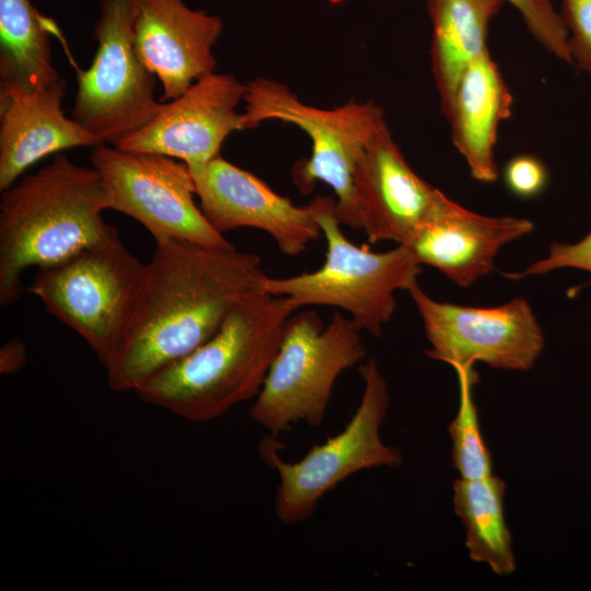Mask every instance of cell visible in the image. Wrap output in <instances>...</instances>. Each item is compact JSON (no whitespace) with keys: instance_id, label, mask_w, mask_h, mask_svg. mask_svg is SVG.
<instances>
[{"instance_id":"obj_1","label":"cell","mask_w":591,"mask_h":591,"mask_svg":"<svg viewBox=\"0 0 591 591\" xmlns=\"http://www.w3.org/2000/svg\"><path fill=\"white\" fill-rule=\"evenodd\" d=\"M259 256L184 241L155 242L137 299L104 366L108 386L134 391L206 343L239 304L266 292Z\"/></svg>"},{"instance_id":"obj_2","label":"cell","mask_w":591,"mask_h":591,"mask_svg":"<svg viewBox=\"0 0 591 591\" xmlns=\"http://www.w3.org/2000/svg\"><path fill=\"white\" fill-rule=\"evenodd\" d=\"M100 173L58 153L50 163L2 190L0 199V304L22 296V273L55 265L111 234Z\"/></svg>"},{"instance_id":"obj_3","label":"cell","mask_w":591,"mask_h":591,"mask_svg":"<svg viewBox=\"0 0 591 591\" xmlns=\"http://www.w3.org/2000/svg\"><path fill=\"white\" fill-rule=\"evenodd\" d=\"M298 308L267 292L239 304L197 349L154 373L137 390L146 403L205 422L255 398Z\"/></svg>"},{"instance_id":"obj_4","label":"cell","mask_w":591,"mask_h":591,"mask_svg":"<svg viewBox=\"0 0 591 591\" xmlns=\"http://www.w3.org/2000/svg\"><path fill=\"white\" fill-rule=\"evenodd\" d=\"M313 217L326 240L324 264L316 270L282 278L266 277L264 289L288 298L298 309L335 306L372 336H380L396 309L395 293L417 282L420 264L402 244L385 252L356 245L341 231L335 199L311 200Z\"/></svg>"},{"instance_id":"obj_5","label":"cell","mask_w":591,"mask_h":591,"mask_svg":"<svg viewBox=\"0 0 591 591\" xmlns=\"http://www.w3.org/2000/svg\"><path fill=\"white\" fill-rule=\"evenodd\" d=\"M244 102L242 130L279 120L308 135L312 153L296 170V184L302 192H310L316 182L327 184L335 194L340 222L362 230L354 177L367 144L386 124L382 107L373 101L351 100L331 109L318 108L301 102L286 84L267 78L246 83Z\"/></svg>"},{"instance_id":"obj_6","label":"cell","mask_w":591,"mask_h":591,"mask_svg":"<svg viewBox=\"0 0 591 591\" xmlns=\"http://www.w3.org/2000/svg\"><path fill=\"white\" fill-rule=\"evenodd\" d=\"M361 332L340 313L324 326L316 312L296 311L250 409L253 421L271 436L300 421L320 425L336 380L366 356Z\"/></svg>"},{"instance_id":"obj_7","label":"cell","mask_w":591,"mask_h":591,"mask_svg":"<svg viewBox=\"0 0 591 591\" xmlns=\"http://www.w3.org/2000/svg\"><path fill=\"white\" fill-rule=\"evenodd\" d=\"M143 269L115 229L70 257L38 268L28 291L77 332L104 367L129 321Z\"/></svg>"},{"instance_id":"obj_8","label":"cell","mask_w":591,"mask_h":591,"mask_svg":"<svg viewBox=\"0 0 591 591\" xmlns=\"http://www.w3.org/2000/svg\"><path fill=\"white\" fill-rule=\"evenodd\" d=\"M360 373L363 392L359 406L339 433L314 445L297 462L283 461L273 439L262 442L263 460L278 473L275 512L282 523L309 519L324 495L359 471L402 465L401 451L380 436L390 402L386 381L374 359L361 364Z\"/></svg>"},{"instance_id":"obj_9","label":"cell","mask_w":591,"mask_h":591,"mask_svg":"<svg viewBox=\"0 0 591 591\" xmlns=\"http://www.w3.org/2000/svg\"><path fill=\"white\" fill-rule=\"evenodd\" d=\"M90 67L78 70L71 118L104 143L116 146L160 112L157 77L141 62L135 44L138 0H100Z\"/></svg>"},{"instance_id":"obj_10","label":"cell","mask_w":591,"mask_h":591,"mask_svg":"<svg viewBox=\"0 0 591 591\" xmlns=\"http://www.w3.org/2000/svg\"><path fill=\"white\" fill-rule=\"evenodd\" d=\"M90 160L103 178L109 209L137 220L155 242L176 240L215 248L234 247L196 204L194 179L184 162L108 143L92 148Z\"/></svg>"},{"instance_id":"obj_11","label":"cell","mask_w":591,"mask_h":591,"mask_svg":"<svg viewBox=\"0 0 591 591\" xmlns=\"http://www.w3.org/2000/svg\"><path fill=\"white\" fill-rule=\"evenodd\" d=\"M408 292L429 341L426 355L453 369L483 362L495 369L526 371L543 350V331L523 298L479 308L437 301L418 281Z\"/></svg>"},{"instance_id":"obj_12","label":"cell","mask_w":591,"mask_h":591,"mask_svg":"<svg viewBox=\"0 0 591 591\" xmlns=\"http://www.w3.org/2000/svg\"><path fill=\"white\" fill-rule=\"evenodd\" d=\"M246 83L229 73H211L196 81L177 97L163 102L158 115L116 147L150 152L184 162L189 172L204 167L216 157L230 134L242 130Z\"/></svg>"},{"instance_id":"obj_13","label":"cell","mask_w":591,"mask_h":591,"mask_svg":"<svg viewBox=\"0 0 591 591\" xmlns=\"http://www.w3.org/2000/svg\"><path fill=\"white\" fill-rule=\"evenodd\" d=\"M199 207L219 233L255 228L268 233L281 253L297 256L321 234L311 206H296L263 179L220 155L190 173Z\"/></svg>"},{"instance_id":"obj_14","label":"cell","mask_w":591,"mask_h":591,"mask_svg":"<svg viewBox=\"0 0 591 591\" xmlns=\"http://www.w3.org/2000/svg\"><path fill=\"white\" fill-rule=\"evenodd\" d=\"M354 182L362 230L371 243L403 244L447 198L410 167L386 124L367 144Z\"/></svg>"},{"instance_id":"obj_15","label":"cell","mask_w":591,"mask_h":591,"mask_svg":"<svg viewBox=\"0 0 591 591\" xmlns=\"http://www.w3.org/2000/svg\"><path fill=\"white\" fill-rule=\"evenodd\" d=\"M222 27L219 16L190 9L184 0H138L136 50L162 85L161 102L215 72L212 49Z\"/></svg>"},{"instance_id":"obj_16","label":"cell","mask_w":591,"mask_h":591,"mask_svg":"<svg viewBox=\"0 0 591 591\" xmlns=\"http://www.w3.org/2000/svg\"><path fill=\"white\" fill-rule=\"evenodd\" d=\"M533 229L528 219L479 215L447 197L402 245L420 265L468 287L495 269L501 247Z\"/></svg>"},{"instance_id":"obj_17","label":"cell","mask_w":591,"mask_h":591,"mask_svg":"<svg viewBox=\"0 0 591 591\" xmlns=\"http://www.w3.org/2000/svg\"><path fill=\"white\" fill-rule=\"evenodd\" d=\"M66 86V80L59 77L33 92L0 95L1 192L47 155L104 143L66 117L61 107Z\"/></svg>"},{"instance_id":"obj_18","label":"cell","mask_w":591,"mask_h":591,"mask_svg":"<svg viewBox=\"0 0 591 591\" xmlns=\"http://www.w3.org/2000/svg\"><path fill=\"white\" fill-rule=\"evenodd\" d=\"M513 97L489 49L476 57L462 74L445 116L454 148L471 176L482 183L498 177L495 146L498 128L511 116Z\"/></svg>"},{"instance_id":"obj_19","label":"cell","mask_w":591,"mask_h":591,"mask_svg":"<svg viewBox=\"0 0 591 591\" xmlns=\"http://www.w3.org/2000/svg\"><path fill=\"white\" fill-rule=\"evenodd\" d=\"M432 25L431 71L441 111L451 109L468 65L488 49L489 25L505 0H426Z\"/></svg>"},{"instance_id":"obj_20","label":"cell","mask_w":591,"mask_h":591,"mask_svg":"<svg viewBox=\"0 0 591 591\" xmlns=\"http://www.w3.org/2000/svg\"><path fill=\"white\" fill-rule=\"evenodd\" d=\"M50 31L31 0H0V95L33 92L60 77Z\"/></svg>"},{"instance_id":"obj_21","label":"cell","mask_w":591,"mask_h":591,"mask_svg":"<svg viewBox=\"0 0 591 591\" xmlns=\"http://www.w3.org/2000/svg\"><path fill=\"white\" fill-rule=\"evenodd\" d=\"M506 483L489 475L453 483V508L465 530V546L473 561L487 565L496 575L517 568L512 538L505 519Z\"/></svg>"},{"instance_id":"obj_22","label":"cell","mask_w":591,"mask_h":591,"mask_svg":"<svg viewBox=\"0 0 591 591\" xmlns=\"http://www.w3.org/2000/svg\"><path fill=\"white\" fill-rule=\"evenodd\" d=\"M459 381V409L448 427L452 440V464L460 478L477 479L493 474L491 454L479 426L473 386L478 381L474 368H454Z\"/></svg>"},{"instance_id":"obj_23","label":"cell","mask_w":591,"mask_h":591,"mask_svg":"<svg viewBox=\"0 0 591 591\" xmlns=\"http://www.w3.org/2000/svg\"><path fill=\"white\" fill-rule=\"evenodd\" d=\"M521 14L534 39L554 57L572 65L567 39L568 31L552 0H505Z\"/></svg>"},{"instance_id":"obj_24","label":"cell","mask_w":591,"mask_h":591,"mask_svg":"<svg viewBox=\"0 0 591 591\" xmlns=\"http://www.w3.org/2000/svg\"><path fill=\"white\" fill-rule=\"evenodd\" d=\"M572 65L591 77V0H560Z\"/></svg>"},{"instance_id":"obj_25","label":"cell","mask_w":591,"mask_h":591,"mask_svg":"<svg viewBox=\"0 0 591 591\" xmlns=\"http://www.w3.org/2000/svg\"><path fill=\"white\" fill-rule=\"evenodd\" d=\"M561 268H576L591 273V231L576 243H552L544 258L533 263L521 273L508 276L518 279L544 275ZM587 285L591 286V281Z\"/></svg>"},{"instance_id":"obj_26","label":"cell","mask_w":591,"mask_h":591,"mask_svg":"<svg viewBox=\"0 0 591 591\" xmlns=\"http://www.w3.org/2000/svg\"><path fill=\"white\" fill-rule=\"evenodd\" d=\"M507 187L522 198L540 194L547 183L545 165L535 157L522 154L511 159L505 169Z\"/></svg>"},{"instance_id":"obj_27","label":"cell","mask_w":591,"mask_h":591,"mask_svg":"<svg viewBox=\"0 0 591 591\" xmlns=\"http://www.w3.org/2000/svg\"><path fill=\"white\" fill-rule=\"evenodd\" d=\"M27 363V351L24 341L13 338L0 348V373L9 375L18 372Z\"/></svg>"}]
</instances>
